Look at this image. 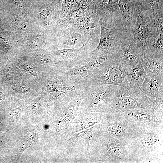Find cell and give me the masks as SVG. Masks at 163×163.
<instances>
[{"mask_svg": "<svg viewBox=\"0 0 163 163\" xmlns=\"http://www.w3.org/2000/svg\"><path fill=\"white\" fill-rule=\"evenodd\" d=\"M57 3L60 5V7L62 4V3L63 0H55Z\"/></svg>", "mask_w": 163, "mask_h": 163, "instance_id": "32", "label": "cell"}, {"mask_svg": "<svg viewBox=\"0 0 163 163\" xmlns=\"http://www.w3.org/2000/svg\"><path fill=\"white\" fill-rule=\"evenodd\" d=\"M120 111L127 120L143 132L163 126V112L158 110L137 108Z\"/></svg>", "mask_w": 163, "mask_h": 163, "instance_id": "11", "label": "cell"}, {"mask_svg": "<svg viewBox=\"0 0 163 163\" xmlns=\"http://www.w3.org/2000/svg\"><path fill=\"white\" fill-rule=\"evenodd\" d=\"M79 27L90 40L98 43L100 34L99 17L95 11H90L83 14L78 22Z\"/></svg>", "mask_w": 163, "mask_h": 163, "instance_id": "16", "label": "cell"}, {"mask_svg": "<svg viewBox=\"0 0 163 163\" xmlns=\"http://www.w3.org/2000/svg\"><path fill=\"white\" fill-rule=\"evenodd\" d=\"M161 0H137L142 8L156 15Z\"/></svg>", "mask_w": 163, "mask_h": 163, "instance_id": "23", "label": "cell"}, {"mask_svg": "<svg viewBox=\"0 0 163 163\" xmlns=\"http://www.w3.org/2000/svg\"><path fill=\"white\" fill-rule=\"evenodd\" d=\"M5 98L4 94L2 92L0 91V101H3Z\"/></svg>", "mask_w": 163, "mask_h": 163, "instance_id": "31", "label": "cell"}, {"mask_svg": "<svg viewBox=\"0 0 163 163\" xmlns=\"http://www.w3.org/2000/svg\"><path fill=\"white\" fill-rule=\"evenodd\" d=\"M136 20L133 34V40L142 53L155 37L157 30L155 26L156 15L151 11L142 8L136 2Z\"/></svg>", "mask_w": 163, "mask_h": 163, "instance_id": "6", "label": "cell"}, {"mask_svg": "<svg viewBox=\"0 0 163 163\" xmlns=\"http://www.w3.org/2000/svg\"><path fill=\"white\" fill-rule=\"evenodd\" d=\"M99 22L108 26L122 24L118 4L113 0H93Z\"/></svg>", "mask_w": 163, "mask_h": 163, "instance_id": "13", "label": "cell"}, {"mask_svg": "<svg viewBox=\"0 0 163 163\" xmlns=\"http://www.w3.org/2000/svg\"><path fill=\"white\" fill-rule=\"evenodd\" d=\"M74 4L75 0H63L61 9L64 17L72 9Z\"/></svg>", "mask_w": 163, "mask_h": 163, "instance_id": "24", "label": "cell"}, {"mask_svg": "<svg viewBox=\"0 0 163 163\" xmlns=\"http://www.w3.org/2000/svg\"><path fill=\"white\" fill-rule=\"evenodd\" d=\"M137 108L158 110L155 100L149 97L141 89L133 87L128 89L119 86L109 111Z\"/></svg>", "mask_w": 163, "mask_h": 163, "instance_id": "7", "label": "cell"}, {"mask_svg": "<svg viewBox=\"0 0 163 163\" xmlns=\"http://www.w3.org/2000/svg\"><path fill=\"white\" fill-rule=\"evenodd\" d=\"M15 0V1H20L21 0Z\"/></svg>", "mask_w": 163, "mask_h": 163, "instance_id": "34", "label": "cell"}, {"mask_svg": "<svg viewBox=\"0 0 163 163\" xmlns=\"http://www.w3.org/2000/svg\"><path fill=\"white\" fill-rule=\"evenodd\" d=\"M41 21L46 24H48L52 20V15L50 11L47 9L42 10L40 14Z\"/></svg>", "mask_w": 163, "mask_h": 163, "instance_id": "25", "label": "cell"}, {"mask_svg": "<svg viewBox=\"0 0 163 163\" xmlns=\"http://www.w3.org/2000/svg\"><path fill=\"white\" fill-rule=\"evenodd\" d=\"M21 112L20 108H16L12 110L11 112V115L13 118H17L20 115Z\"/></svg>", "mask_w": 163, "mask_h": 163, "instance_id": "29", "label": "cell"}, {"mask_svg": "<svg viewBox=\"0 0 163 163\" xmlns=\"http://www.w3.org/2000/svg\"><path fill=\"white\" fill-rule=\"evenodd\" d=\"M88 151L91 162L136 163L130 145L100 131Z\"/></svg>", "mask_w": 163, "mask_h": 163, "instance_id": "1", "label": "cell"}, {"mask_svg": "<svg viewBox=\"0 0 163 163\" xmlns=\"http://www.w3.org/2000/svg\"><path fill=\"white\" fill-rule=\"evenodd\" d=\"M64 36L59 42V48H76L85 44L89 40L78 24L64 25Z\"/></svg>", "mask_w": 163, "mask_h": 163, "instance_id": "17", "label": "cell"}, {"mask_svg": "<svg viewBox=\"0 0 163 163\" xmlns=\"http://www.w3.org/2000/svg\"><path fill=\"white\" fill-rule=\"evenodd\" d=\"M39 38L34 37L31 39L27 43L28 47L30 49H34L38 47L40 42Z\"/></svg>", "mask_w": 163, "mask_h": 163, "instance_id": "27", "label": "cell"}, {"mask_svg": "<svg viewBox=\"0 0 163 163\" xmlns=\"http://www.w3.org/2000/svg\"><path fill=\"white\" fill-rule=\"evenodd\" d=\"M144 57L163 58V33L157 31L155 37L146 50Z\"/></svg>", "mask_w": 163, "mask_h": 163, "instance_id": "21", "label": "cell"}, {"mask_svg": "<svg viewBox=\"0 0 163 163\" xmlns=\"http://www.w3.org/2000/svg\"><path fill=\"white\" fill-rule=\"evenodd\" d=\"M131 147L136 163H162L163 126L145 132Z\"/></svg>", "mask_w": 163, "mask_h": 163, "instance_id": "3", "label": "cell"}, {"mask_svg": "<svg viewBox=\"0 0 163 163\" xmlns=\"http://www.w3.org/2000/svg\"><path fill=\"white\" fill-rule=\"evenodd\" d=\"M132 32L126 31L121 41L118 51V57L125 67L131 66L141 62L143 55L133 42Z\"/></svg>", "mask_w": 163, "mask_h": 163, "instance_id": "12", "label": "cell"}, {"mask_svg": "<svg viewBox=\"0 0 163 163\" xmlns=\"http://www.w3.org/2000/svg\"><path fill=\"white\" fill-rule=\"evenodd\" d=\"M119 86L110 84L88 86L79 106L78 111L106 113L112 105Z\"/></svg>", "mask_w": 163, "mask_h": 163, "instance_id": "5", "label": "cell"}, {"mask_svg": "<svg viewBox=\"0 0 163 163\" xmlns=\"http://www.w3.org/2000/svg\"><path fill=\"white\" fill-rule=\"evenodd\" d=\"M118 5L124 28L133 32L136 20V0H119Z\"/></svg>", "mask_w": 163, "mask_h": 163, "instance_id": "18", "label": "cell"}, {"mask_svg": "<svg viewBox=\"0 0 163 163\" xmlns=\"http://www.w3.org/2000/svg\"><path fill=\"white\" fill-rule=\"evenodd\" d=\"M127 81L130 88H137L141 89L140 86L143 82L146 74L142 63L124 68Z\"/></svg>", "mask_w": 163, "mask_h": 163, "instance_id": "20", "label": "cell"}, {"mask_svg": "<svg viewBox=\"0 0 163 163\" xmlns=\"http://www.w3.org/2000/svg\"><path fill=\"white\" fill-rule=\"evenodd\" d=\"M43 79V89L56 101L60 109L85 93L88 87L87 82L67 76L59 70L46 71Z\"/></svg>", "mask_w": 163, "mask_h": 163, "instance_id": "2", "label": "cell"}, {"mask_svg": "<svg viewBox=\"0 0 163 163\" xmlns=\"http://www.w3.org/2000/svg\"><path fill=\"white\" fill-rule=\"evenodd\" d=\"M108 57L107 55H91L87 63L77 65L63 72L66 75L78 80L88 82L92 74L103 68L105 65Z\"/></svg>", "mask_w": 163, "mask_h": 163, "instance_id": "14", "label": "cell"}, {"mask_svg": "<svg viewBox=\"0 0 163 163\" xmlns=\"http://www.w3.org/2000/svg\"><path fill=\"white\" fill-rule=\"evenodd\" d=\"M97 46L88 40L78 48L57 49L53 53L58 69L64 72L77 65L87 63L90 59L92 51Z\"/></svg>", "mask_w": 163, "mask_h": 163, "instance_id": "9", "label": "cell"}, {"mask_svg": "<svg viewBox=\"0 0 163 163\" xmlns=\"http://www.w3.org/2000/svg\"><path fill=\"white\" fill-rule=\"evenodd\" d=\"M18 89L22 93H28L30 91V88L28 87L23 85L19 86Z\"/></svg>", "mask_w": 163, "mask_h": 163, "instance_id": "30", "label": "cell"}, {"mask_svg": "<svg viewBox=\"0 0 163 163\" xmlns=\"http://www.w3.org/2000/svg\"><path fill=\"white\" fill-rule=\"evenodd\" d=\"M141 62L146 74H154L163 76V58L150 59L144 57Z\"/></svg>", "mask_w": 163, "mask_h": 163, "instance_id": "22", "label": "cell"}, {"mask_svg": "<svg viewBox=\"0 0 163 163\" xmlns=\"http://www.w3.org/2000/svg\"><path fill=\"white\" fill-rule=\"evenodd\" d=\"M7 63L5 68L3 69V71L5 73L10 74L14 73L15 71V68L13 63L10 60L7 56Z\"/></svg>", "mask_w": 163, "mask_h": 163, "instance_id": "26", "label": "cell"}, {"mask_svg": "<svg viewBox=\"0 0 163 163\" xmlns=\"http://www.w3.org/2000/svg\"><path fill=\"white\" fill-rule=\"evenodd\" d=\"M23 68L25 70L34 76L37 75V73L34 69L28 64H24Z\"/></svg>", "mask_w": 163, "mask_h": 163, "instance_id": "28", "label": "cell"}, {"mask_svg": "<svg viewBox=\"0 0 163 163\" xmlns=\"http://www.w3.org/2000/svg\"><path fill=\"white\" fill-rule=\"evenodd\" d=\"M100 131L131 146L144 133L127 120L120 110L104 113L100 123Z\"/></svg>", "mask_w": 163, "mask_h": 163, "instance_id": "4", "label": "cell"}, {"mask_svg": "<svg viewBox=\"0 0 163 163\" xmlns=\"http://www.w3.org/2000/svg\"><path fill=\"white\" fill-rule=\"evenodd\" d=\"M99 41L91 54L94 56L107 55L108 57L118 56L121 39L127 31L122 25L108 26L100 23Z\"/></svg>", "mask_w": 163, "mask_h": 163, "instance_id": "10", "label": "cell"}, {"mask_svg": "<svg viewBox=\"0 0 163 163\" xmlns=\"http://www.w3.org/2000/svg\"><path fill=\"white\" fill-rule=\"evenodd\" d=\"M104 113L78 111L68 128L67 135H70L101 123Z\"/></svg>", "mask_w": 163, "mask_h": 163, "instance_id": "15", "label": "cell"}, {"mask_svg": "<svg viewBox=\"0 0 163 163\" xmlns=\"http://www.w3.org/2000/svg\"><path fill=\"white\" fill-rule=\"evenodd\" d=\"M124 68L118 56L108 57L105 66L93 73L88 79V86L110 84L129 89L130 87L126 79Z\"/></svg>", "mask_w": 163, "mask_h": 163, "instance_id": "8", "label": "cell"}, {"mask_svg": "<svg viewBox=\"0 0 163 163\" xmlns=\"http://www.w3.org/2000/svg\"><path fill=\"white\" fill-rule=\"evenodd\" d=\"M114 1L116 2H117V4L118 3V2L119 0H113Z\"/></svg>", "mask_w": 163, "mask_h": 163, "instance_id": "33", "label": "cell"}, {"mask_svg": "<svg viewBox=\"0 0 163 163\" xmlns=\"http://www.w3.org/2000/svg\"><path fill=\"white\" fill-rule=\"evenodd\" d=\"M163 83V76L147 74L140 88L146 95L155 100L158 94L160 87Z\"/></svg>", "mask_w": 163, "mask_h": 163, "instance_id": "19", "label": "cell"}]
</instances>
